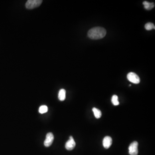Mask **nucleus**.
Masks as SVG:
<instances>
[{
    "mask_svg": "<svg viewBox=\"0 0 155 155\" xmlns=\"http://www.w3.org/2000/svg\"><path fill=\"white\" fill-rule=\"evenodd\" d=\"M112 139L110 136H106L103 139L102 144L103 147L106 149H108L110 147L112 144Z\"/></svg>",
    "mask_w": 155,
    "mask_h": 155,
    "instance_id": "7",
    "label": "nucleus"
},
{
    "mask_svg": "<svg viewBox=\"0 0 155 155\" xmlns=\"http://www.w3.org/2000/svg\"><path fill=\"white\" fill-rule=\"evenodd\" d=\"M143 4L145 9L147 10H151L155 7V4L153 2L150 3L148 1H144L143 2Z\"/></svg>",
    "mask_w": 155,
    "mask_h": 155,
    "instance_id": "9",
    "label": "nucleus"
},
{
    "mask_svg": "<svg viewBox=\"0 0 155 155\" xmlns=\"http://www.w3.org/2000/svg\"><path fill=\"white\" fill-rule=\"evenodd\" d=\"M41 0H29L25 4V7L28 9H33L39 7L42 2Z\"/></svg>",
    "mask_w": 155,
    "mask_h": 155,
    "instance_id": "2",
    "label": "nucleus"
},
{
    "mask_svg": "<svg viewBox=\"0 0 155 155\" xmlns=\"http://www.w3.org/2000/svg\"><path fill=\"white\" fill-rule=\"evenodd\" d=\"M93 112H94V115L96 118H99L101 117L102 116L101 112L99 109H97L96 108H93L92 109Z\"/></svg>",
    "mask_w": 155,
    "mask_h": 155,
    "instance_id": "10",
    "label": "nucleus"
},
{
    "mask_svg": "<svg viewBox=\"0 0 155 155\" xmlns=\"http://www.w3.org/2000/svg\"><path fill=\"white\" fill-rule=\"evenodd\" d=\"M127 78L128 81L135 84H138L140 82V78L138 76V75L132 72L129 73L127 75Z\"/></svg>",
    "mask_w": 155,
    "mask_h": 155,
    "instance_id": "3",
    "label": "nucleus"
},
{
    "mask_svg": "<svg viewBox=\"0 0 155 155\" xmlns=\"http://www.w3.org/2000/svg\"><path fill=\"white\" fill-rule=\"evenodd\" d=\"M75 142L72 136H70L69 139L67 141L65 144V147L68 150H72L75 147Z\"/></svg>",
    "mask_w": 155,
    "mask_h": 155,
    "instance_id": "6",
    "label": "nucleus"
},
{
    "mask_svg": "<svg viewBox=\"0 0 155 155\" xmlns=\"http://www.w3.org/2000/svg\"><path fill=\"white\" fill-rule=\"evenodd\" d=\"M106 30L101 27H96L91 29L88 32V36L90 39L94 40L100 39L106 35Z\"/></svg>",
    "mask_w": 155,
    "mask_h": 155,
    "instance_id": "1",
    "label": "nucleus"
},
{
    "mask_svg": "<svg viewBox=\"0 0 155 155\" xmlns=\"http://www.w3.org/2000/svg\"><path fill=\"white\" fill-rule=\"evenodd\" d=\"M112 102L114 106H118L119 104L118 100V97L116 95H114L112 97Z\"/></svg>",
    "mask_w": 155,
    "mask_h": 155,
    "instance_id": "12",
    "label": "nucleus"
},
{
    "mask_svg": "<svg viewBox=\"0 0 155 155\" xmlns=\"http://www.w3.org/2000/svg\"><path fill=\"white\" fill-rule=\"evenodd\" d=\"M138 144L137 141H134L129 146V153L130 155H138Z\"/></svg>",
    "mask_w": 155,
    "mask_h": 155,
    "instance_id": "4",
    "label": "nucleus"
},
{
    "mask_svg": "<svg viewBox=\"0 0 155 155\" xmlns=\"http://www.w3.org/2000/svg\"><path fill=\"white\" fill-rule=\"evenodd\" d=\"M145 28L146 30H151L152 29H155V27L153 23H148L145 25Z\"/></svg>",
    "mask_w": 155,
    "mask_h": 155,
    "instance_id": "11",
    "label": "nucleus"
},
{
    "mask_svg": "<svg viewBox=\"0 0 155 155\" xmlns=\"http://www.w3.org/2000/svg\"><path fill=\"white\" fill-rule=\"evenodd\" d=\"M47 111H48V107L45 105L41 106L39 109V112L41 114L46 113L47 112Z\"/></svg>",
    "mask_w": 155,
    "mask_h": 155,
    "instance_id": "13",
    "label": "nucleus"
},
{
    "mask_svg": "<svg viewBox=\"0 0 155 155\" xmlns=\"http://www.w3.org/2000/svg\"><path fill=\"white\" fill-rule=\"evenodd\" d=\"M66 91L64 89H61L60 90L58 94V98L61 101H64L66 99Z\"/></svg>",
    "mask_w": 155,
    "mask_h": 155,
    "instance_id": "8",
    "label": "nucleus"
},
{
    "mask_svg": "<svg viewBox=\"0 0 155 155\" xmlns=\"http://www.w3.org/2000/svg\"><path fill=\"white\" fill-rule=\"evenodd\" d=\"M54 136L52 133H48L46 135L45 140L44 141V145L46 147H49L53 143Z\"/></svg>",
    "mask_w": 155,
    "mask_h": 155,
    "instance_id": "5",
    "label": "nucleus"
}]
</instances>
